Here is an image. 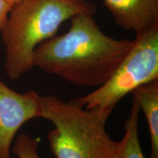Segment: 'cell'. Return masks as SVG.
<instances>
[{
  "instance_id": "52a82bcc",
  "label": "cell",
  "mask_w": 158,
  "mask_h": 158,
  "mask_svg": "<svg viewBox=\"0 0 158 158\" xmlns=\"http://www.w3.org/2000/svg\"><path fill=\"white\" fill-rule=\"evenodd\" d=\"M131 93L147 119L151 140L150 158H158V79L142 85Z\"/></svg>"
},
{
  "instance_id": "7a4b0ae2",
  "label": "cell",
  "mask_w": 158,
  "mask_h": 158,
  "mask_svg": "<svg viewBox=\"0 0 158 158\" xmlns=\"http://www.w3.org/2000/svg\"><path fill=\"white\" fill-rule=\"evenodd\" d=\"M96 12V5L87 0H24L13 6L1 34L6 75L11 80L21 78L34 68L37 45L56 35L64 21Z\"/></svg>"
},
{
  "instance_id": "8fae6325",
  "label": "cell",
  "mask_w": 158,
  "mask_h": 158,
  "mask_svg": "<svg viewBox=\"0 0 158 158\" xmlns=\"http://www.w3.org/2000/svg\"><path fill=\"white\" fill-rule=\"evenodd\" d=\"M5 1L7 3H8L9 5L13 7V6H15V5H17V4L21 2L24 1V0H5Z\"/></svg>"
},
{
  "instance_id": "6da1fadb",
  "label": "cell",
  "mask_w": 158,
  "mask_h": 158,
  "mask_svg": "<svg viewBox=\"0 0 158 158\" xmlns=\"http://www.w3.org/2000/svg\"><path fill=\"white\" fill-rule=\"evenodd\" d=\"M69 30L43 41L33 53V66L73 84L99 87L110 78L133 45L102 32L93 15L70 19Z\"/></svg>"
},
{
  "instance_id": "9c48e42d",
  "label": "cell",
  "mask_w": 158,
  "mask_h": 158,
  "mask_svg": "<svg viewBox=\"0 0 158 158\" xmlns=\"http://www.w3.org/2000/svg\"><path fill=\"white\" fill-rule=\"evenodd\" d=\"M39 140L27 134H21L15 140L12 151L18 158H40L37 148Z\"/></svg>"
},
{
  "instance_id": "5b68a950",
  "label": "cell",
  "mask_w": 158,
  "mask_h": 158,
  "mask_svg": "<svg viewBox=\"0 0 158 158\" xmlns=\"http://www.w3.org/2000/svg\"><path fill=\"white\" fill-rule=\"evenodd\" d=\"M35 118H42L41 96L33 90L19 93L0 78V158H10L17 132Z\"/></svg>"
},
{
  "instance_id": "3957f363",
  "label": "cell",
  "mask_w": 158,
  "mask_h": 158,
  "mask_svg": "<svg viewBox=\"0 0 158 158\" xmlns=\"http://www.w3.org/2000/svg\"><path fill=\"white\" fill-rule=\"evenodd\" d=\"M41 104L42 118L54 126L47 138L56 158H115L116 141L106 129L109 114L50 94Z\"/></svg>"
},
{
  "instance_id": "ba28073f",
  "label": "cell",
  "mask_w": 158,
  "mask_h": 158,
  "mask_svg": "<svg viewBox=\"0 0 158 158\" xmlns=\"http://www.w3.org/2000/svg\"><path fill=\"white\" fill-rule=\"evenodd\" d=\"M140 108L133 99L129 116L124 123V133L121 141H116L115 158H147L142 152L138 135Z\"/></svg>"
},
{
  "instance_id": "30bf717a",
  "label": "cell",
  "mask_w": 158,
  "mask_h": 158,
  "mask_svg": "<svg viewBox=\"0 0 158 158\" xmlns=\"http://www.w3.org/2000/svg\"><path fill=\"white\" fill-rule=\"evenodd\" d=\"M12 7L5 0H0V35L3 30Z\"/></svg>"
},
{
  "instance_id": "277c9868",
  "label": "cell",
  "mask_w": 158,
  "mask_h": 158,
  "mask_svg": "<svg viewBox=\"0 0 158 158\" xmlns=\"http://www.w3.org/2000/svg\"><path fill=\"white\" fill-rule=\"evenodd\" d=\"M156 79H158V24L135 35L131 48L104 84L73 100L86 109H98L110 115L124 96Z\"/></svg>"
},
{
  "instance_id": "8992f818",
  "label": "cell",
  "mask_w": 158,
  "mask_h": 158,
  "mask_svg": "<svg viewBox=\"0 0 158 158\" xmlns=\"http://www.w3.org/2000/svg\"><path fill=\"white\" fill-rule=\"evenodd\" d=\"M118 27L135 35L158 24V0H103Z\"/></svg>"
}]
</instances>
